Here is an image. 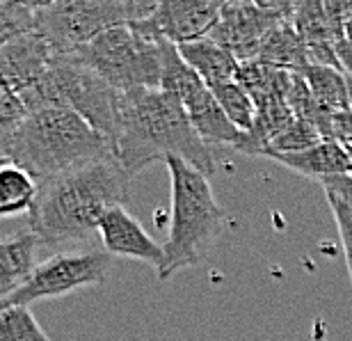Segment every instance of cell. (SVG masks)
Segmentation results:
<instances>
[{
  "label": "cell",
  "instance_id": "obj_1",
  "mask_svg": "<svg viewBox=\"0 0 352 341\" xmlns=\"http://www.w3.org/2000/svg\"><path fill=\"white\" fill-rule=\"evenodd\" d=\"M131 181L133 174L126 172L117 156L41 181L28 229L39 245L91 243L103 213L129 200Z\"/></svg>",
  "mask_w": 352,
  "mask_h": 341
},
{
  "label": "cell",
  "instance_id": "obj_2",
  "mask_svg": "<svg viewBox=\"0 0 352 341\" xmlns=\"http://www.w3.org/2000/svg\"><path fill=\"white\" fill-rule=\"evenodd\" d=\"M112 152L133 176L167 156H176L204 176L215 172L210 147L195 133L179 99L160 87L119 94Z\"/></svg>",
  "mask_w": 352,
  "mask_h": 341
},
{
  "label": "cell",
  "instance_id": "obj_3",
  "mask_svg": "<svg viewBox=\"0 0 352 341\" xmlns=\"http://www.w3.org/2000/svg\"><path fill=\"white\" fill-rule=\"evenodd\" d=\"M110 156H115L110 142L62 105L28 110L10 149V161L37 183Z\"/></svg>",
  "mask_w": 352,
  "mask_h": 341
},
{
  "label": "cell",
  "instance_id": "obj_4",
  "mask_svg": "<svg viewBox=\"0 0 352 341\" xmlns=\"http://www.w3.org/2000/svg\"><path fill=\"white\" fill-rule=\"evenodd\" d=\"M165 165L172 179V227L163 245L160 280H170L181 268L199 264L208 245L227 225V213L215 202L208 176L176 156H167Z\"/></svg>",
  "mask_w": 352,
  "mask_h": 341
},
{
  "label": "cell",
  "instance_id": "obj_5",
  "mask_svg": "<svg viewBox=\"0 0 352 341\" xmlns=\"http://www.w3.org/2000/svg\"><path fill=\"white\" fill-rule=\"evenodd\" d=\"M153 17V14H151ZM110 28L82 46L74 58L94 69L119 92L160 87V34L153 19Z\"/></svg>",
  "mask_w": 352,
  "mask_h": 341
},
{
  "label": "cell",
  "instance_id": "obj_6",
  "mask_svg": "<svg viewBox=\"0 0 352 341\" xmlns=\"http://www.w3.org/2000/svg\"><path fill=\"white\" fill-rule=\"evenodd\" d=\"M158 3L131 0H65L34 3L32 30L46 41L53 58L78 53L110 28L149 19Z\"/></svg>",
  "mask_w": 352,
  "mask_h": 341
},
{
  "label": "cell",
  "instance_id": "obj_7",
  "mask_svg": "<svg viewBox=\"0 0 352 341\" xmlns=\"http://www.w3.org/2000/svg\"><path fill=\"white\" fill-rule=\"evenodd\" d=\"M119 94L122 92L78 58L62 55L51 60L46 74L21 101L28 110L41 105H62L74 110L112 145Z\"/></svg>",
  "mask_w": 352,
  "mask_h": 341
},
{
  "label": "cell",
  "instance_id": "obj_8",
  "mask_svg": "<svg viewBox=\"0 0 352 341\" xmlns=\"http://www.w3.org/2000/svg\"><path fill=\"white\" fill-rule=\"evenodd\" d=\"M112 268V257L105 250L58 252L32 268L28 280L7 296L3 307H30L37 300L69 296L78 289L103 284Z\"/></svg>",
  "mask_w": 352,
  "mask_h": 341
},
{
  "label": "cell",
  "instance_id": "obj_9",
  "mask_svg": "<svg viewBox=\"0 0 352 341\" xmlns=\"http://www.w3.org/2000/svg\"><path fill=\"white\" fill-rule=\"evenodd\" d=\"M293 12L295 3H224L206 39L229 51L238 65L254 62L261 39L281 21H293Z\"/></svg>",
  "mask_w": 352,
  "mask_h": 341
},
{
  "label": "cell",
  "instance_id": "obj_10",
  "mask_svg": "<svg viewBox=\"0 0 352 341\" xmlns=\"http://www.w3.org/2000/svg\"><path fill=\"white\" fill-rule=\"evenodd\" d=\"M53 60L51 48L37 32H23L0 46V92L23 99Z\"/></svg>",
  "mask_w": 352,
  "mask_h": 341
},
{
  "label": "cell",
  "instance_id": "obj_11",
  "mask_svg": "<svg viewBox=\"0 0 352 341\" xmlns=\"http://www.w3.org/2000/svg\"><path fill=\"white\" fill-rule=\"evenodd\" d=\"M98 238L110 257L144 261L156 271L163 264V245H158L124 206H112L103 213L98 220Z\"/></svg>",
  "mask_w": 352,
  "mask_h": 341
},
{
  "label": "cell",
  "instance_id": "obj_12",
  "mask_svg": "<svg viewBox=\"0 0 352 341\" xmlns=\"http://www.w3.org/2000/svg\"><path fill=\"white\" fill-rule=\"evenodd\" d=\"M224 3L217 0H192V3H158L153 12V25L165 41L174 46L208 37L213 30Z\"/></svg>",
  "mask_w": 352,
  "mask_h": 341
},
{
  "label": "cell",
  "instance_id": "obj_13",
  "mask_svg": "<svg viewBox=\"0 0 352 341\" xmlns=\"http://www.w3.org/2000/svg\"><path fill=\"white\" fill-rule=\"evenodd\" d=\"M265 158L279 163L281 167L298 172L309 179H327V176H341L352 174V158L346 145L336 140H322L318 145L305 149V152H291V154H277L270 152Z\"/></svg>",
  "mask_w": 352,
  "mask_h": 341
},
{
  "label": "cell",
  "instance_id": "obj_14",
  "mask_svg": "<svg viewBox=\"0 0 352 341\" xmlns=\"http://www.w3.org/2000/svg\"><path fill=\"white\" fill-rule=\"evenodd\" d=\"M181 105H183V110H186L195 133L201 138V142L206 147L224 145V147L238 149L243 145L245 133L238 131L236 126L229 122V117L222 112V108L215 101L213 92H210L206 85H204L199 92H195L192 96H188Z\"/></svg>",
  "mask_w": 352,
  "mask_h": 341
},
{
  "label": "cell",
  "instance_id": "obj_15",
  "mask_svg": "<svg viewBox=\"0 0 352 341\" xmlns=\"http://www.w3.org/2000/svg\"><path fill=\"white\" fill-rule=\"evenodd\" d=\"M39 240L30 229L0 238V302L12 296L34 268Z\"/></svg>",
  "mask_w": 352,
  "mask_h": 341
},
{
  "label": "cell",
  "instance_id": "obj_16",
  "mask_svg": "<svg viewBox=\"0 0 352 341\" xmlns=\"http://www.w3.org/2000/svg\"><path fill=\"white\" fill-rule=\"evenodd\" d=\"M176 48H179L181 58L186 60V65L201 78L206 87L231 83L238 78V69H241L238 60L222 46H217L215 41L204 37Z\"/></svg>",
  "mask_w": 352,
  "mask_h": 341
},
{
  "label": "cell",
  "instance_id": "obj_17",
  "mask_svg": "<svg viewBox=\"0 0 352 341\" xmlns=\"http://www.w3.org/2000/svg\"><path fill=\"white\" fill-rule=\"evenodd\" d=\"M254 62L284 71H302L309 65L307 46L295 30L293 21H281L265 34L258 44Z\"/></svg>",
  "mask_w": 352,
  "mask_h": 341
},
{
  "label": "cell",
  "instance_id": "obj_18",
  "mask_svg": "<svg viewBox=\"0 0 352 341\" xmlns=\"http://www.w3.org/2000/svg\"><path fill=\"white\" fill-rule=\"evenodd\" d=\"M298 74L305 78L316 105H318L325 115L332 117V115H339V112L350 110L346 71L334 69V67L307 65L302 71H298Z\"/></svg>",
  "mask_w": 352,
  "mask_h": 341
},
{
  "label": "cell",
  "instance_id": "obj_19",
  "mask_svg": "<svg viewBox=\"0 0 352 341\" xmlns=\"http://www.w3.org/2000/svg\"><path fill=\"white\" fill-rule=\"evenodd\" d=\"M37 197V181L25 169L7 161L0 165V218L30 213Z\"/></svg>",
  "mask_w": 352,
  "mask_h": 341
},
{
  "label": "cell",
  "instance_id": "obj_20",
  "mask_svg": "<svg viewBox=\"0 0 352 341\" xmlns=\"http://www.w3.org/2000/svg\"><path fill=\"white\" fill-rule=\"evenodd\" d=\"M320 183L329 202V209L334 213L336 229H339L343 254H346V264L352 282V174L327 176Z\"/></svg>",
  "mask_w": 352,
  "mask_h": 341
},
{
  "label": "cell",
  "instance_id": "obj_21",
  "mask_svg": "<svg viewBox=\"0 0 352 341\" xmlns=\"http://www.w3.org/2000/svg\"><path fill=\"white\" fill-rule=\"evenodd\" d=\"M208 90L213 92L217 105H220L224 115L229 117V122L234 124L238 131L250 133L252 126H254L256 108H254V101L250 99V94L243 90V85L231 81V83L213 85V87H208Z\"/></svg>",
  "mask_w": 352,
  "mask_h": 341
},
{
  "label": "cell",
  "instance_id": "obj_22",
  "mask_svg": "<svg viewBox=\"0 0 352 341\" xmlns=\"http://www.w3.org/2000/svg\"><path fill=\"white\" fill-rule=\"evenodd\" d=\"M0 341H53L28 307L0 304Z\"/></svg>",
  "mask_w": 352,
  "mask_h": 341
},
{
  "label": "cell",
  "instance_id": "obj_23",
  "mask_svg": "<svg viewBox=\"0 0 352 341\" xmlns=\"http://www.w3.org/2000/svg\"><path fill=\"white\" fill-rule=\"evenodd\" d=\"M28 108L16 94L0 92V161H10V149L16 138L21 122L25 119Z\"/></svg>",
  "mask_w": 352,
  "mask_h": 341
},
{
  "label": "cell",
  "instance_id": "obj_24",
  "mask_svg": "<svg viewBox=\"0 0 352 341\" xmlns=\"http://www.w3.org/2000/svg\"><path fill=\"white\" fill-rule=\"evenodd\" d=\"M322 142L318 129H316L314 124L305 122V119H298L295 117V122L288 126V129L281 133L279 138H274L270 145H267L261 156L270 154V152H277V154H291V152H305V149L318 145Z\"/></svg>",
  "mask_w": 352,
  "mask_h": 341
},
{
  "label": "cell",
  "instance_id": "obj_25",
  "mask_svg": "<svg viewBox=\"0 0 352 341\" xmlns=\"http://www.w3.org/2000/svg\"><path fill=\"white\" fill-rule=\"evenodd\" d=\"M34 3H0V46L23 32H32Z\"/></svg>",
  "mask_w": 352,
  "mask_h": 341
},
{
  "label": "cell",
  "instance_id": "obj_26",
  "mask_svg": "<svg viewBox=\"0 0 352 341\" xmlns=\"http://www.w3.org/2000/svg\"><path fill=\"white\" fill-rule=\"evenodd\" d=\"M3 163H7V158H3V161H0V165H3Z\"/></svg>",
  "mask_w": 352,
  "mask_h": 341
}]
</instances>
